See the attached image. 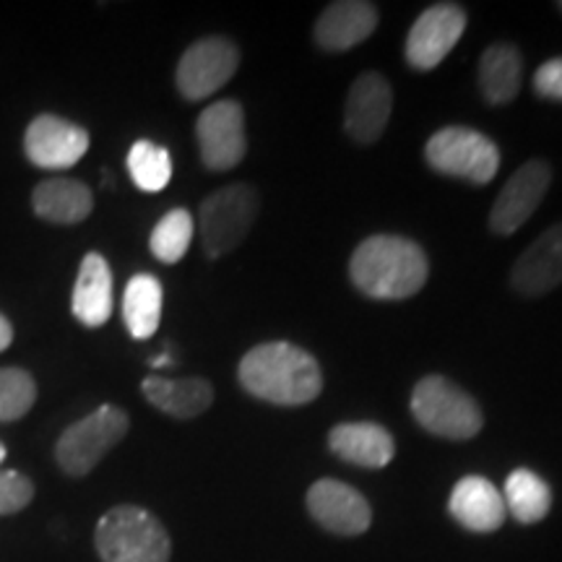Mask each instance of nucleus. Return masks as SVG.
I'll return each instance as SVG.
<instances>
[{
    "label": "nucleus",
    "mask_w": 562,
    "mask_h": 562,
    "mask_svg": "<svg viewBox=\"0 0 562 562\" xmlns=\"http://www.w3.org/2000/svg\"><path fill=\"white\" fill-rule=\"evenodd\" d=\"M237 381L250 396L277 406H305L323 391L318 360L290 341H266L250 349L237 368Z\"/></svg>",
    "instance_id": "nucleus-1"
},
{
    "label": "nucleus",
    "mask_w": 562,
    "mask_h": 562,
    "mask_svg": "<svg viewBox=\"0 0 562 562\" xmlns=\"http://www.w3.org/2000/svg\"><path fill=\"white\" fill-rule=\"evenodd\" d=\"M430 263L425 250L409 237L372 235L357 245L349 277L372 300H406L425 286Z\"/></svg>",
    "instance_id": "nucleus-2"
},
{
    "label": "nucleus",
    "mask_w": 562,
    "mask_h": 562,
    "mask_svg": "<svg viewBox=\"0 0 562 562\" xmlns=\"http://www.w3.org/2000/svg\"><path fill=\"white\" fill-rule=\"evenodd\" d=\"M102 562H170V533L151 510L117 505L100 518L94 531Z\"/></svg>",
    "instance_id": "nucleus-3"
},
{
    "label": "nucleus",
    "mask_w": 562,
    "mask_h": 562,
    "mask_svg": "<svg viewBox=\"0 0 562 562\" xmlns=\"http://www.w3.org/2000/svg\"><path fill=\"white\" fill-rule=\"evenodd\" d=\"M412 414L422 430L446 440H469L484 427L480 404L442 375H427L414 385Z\"/></svg>",
    "instance_id": "nucleus-4"
},
{
    "label": "nucleus",
    "mask_w": 562,
    "mask_h": 562,
    "mask_svg": "<svg viewBox=\"0 0 562 562\" xmlns=\"http://www.w3.org/2000/svg\"><path fill=\"white\" fill-rule=\"evenodd\" d=\"M258 209H261V199L248 182L224 186L203 199L199 209V232L203 252L211 261L240 248L258 220Z\"/></svg>",
    "instance_id": "nucleus-5"
},
{
    "label": "nucleus",
    "mask_w": 562,
    "mask_h": 562,
    "mask_svg": "<svg viewBox=\"0 0 562 562\" xmlns=\"http://www.w3.org/2000/svg\"><path fill=\"white\" fill-rule=\"evenodd\" d=\"M131 419L121 406L102 404L89 417L68 427L55 442V461L68 476H87L97 469L104 456L128 435Z\"/></svg>",
    "instance_id": "nucleus-6"
},
{
    "label": "nucleus",
    "mask_w": 562,
    "mask_h": 562,
    "mask_svg": "<svg viewBox=\"0 0 562 562\" xmlns=\"http://www.w3.org/2000/svg\"><path fill=\"white\" fill-rule=\"evenodd\" d=\"M425 159L435 172L474 186H487L501 170V149L495 140L463 125H448L432 133L425 146Z\"/></svg>",
    "instance_id": "nucleus-7"
},
{
    "label": "nucleus",
    "mask_w": 562,
    "mask_h": 562,
    "mask_svg": "<svg viewBox=\"0 0 562 562\" xmlns=\"http://www.w3.org/2000/svg\"><path fill=\"white\" fill-rule=\"evenodd\" d=\"M240 68V47L227 37H203L193 42L178 63L175 83L188 102H201L227 87Z\"/></svg>",
    "instance_id": "nucleus-8"
},
{
    "label": "nucleus",
    "mask_w": 562,
    "mask_h": 562,
    "mask_svg": "<svg viewBox=\"0 0 562 562\" xmlns=\"http://www.w3.org/2000/svg\"><path fill=\"white\" fill-rule=\"evenodd\" d=\"M201 161L214 172L235 170L248 154V136H245V112L235 100H220L209 104L195 123Z\"/></svg>",
    "instance_id": "nucleus-9"
},
{
    "label": "nucleus",
    "mask_w": 562,
    "mask_h": 562,
    "mask_svg": "<svg viewBox=\"0 0 562 562\" xmlns=\"http://www.w3.org/2000/svg\"><path fill=\"white\" fill-rule=\"evenodd\" d=\"M469 16L459 3H435L422 11L406 34L404 55L414 70L438 68L467 32Z\"/></svg>",
    "instance_id": "nucleus-10"
},
{
    "label": "nucleus",
    "mask_w": 562,
    "mask_h": 562,
    "mask_svg": "<svg viewBox=\"0 0 562 562\" xmlns=\"http://www.w3.org/2000/svg\"><path fill=\"white\" fill-rule=\"evenodd\" d=\"M552 186V167L544 159H531L510 175L490 211V229L495 235H513L542 206Z\"/></svg>",
    "instance_id": "nucleus-11"
},
{
    "label": "nucleus",
    "mask_w": 562,
    "mask_h": 562,
    "mask_svg": "<svg viewBox=\"0 0 562 562\" xmlns=\"http://www.w3.org/2000/svg\"><path fill=\"white\" fill-rule=\"evenodd\" d=\"M89 131L58 115H37L24 133L26 159L42 170H68L89 151Z\"/></svg>",
    "instance_id": "nucleus-12"
},
{
    "label": "nucleus",
    "mask_w": 562,
    "mask_h": 562,
    "mask_svg": "<svg viewBox=\"0 0 562 562\" xmlns=\"http://www.w3.org/2000/svg\"><path fill=\"white\" fill-rule=\"evenodd\" d=\"M313 521L339 537H360L370 529L372 508L362 492L339 480H318L307 490Z\"/></svg>",
    "instance_id": "nucleus-13"
},
{
    "label": "nucleus",
    "mask_w": 562,
    "mask_h": 562,
    "mask_svg": "<svg viewBox=\"0 0 562 562\" xmlns=\"http://www.w3.org/2000/svg\"><path fill=\"white\" fill-rule=\"evenodd\" d=\"M393 89L389 79L375 70L360 74L351 83L347 108H344V128L357 144H372L383 136L391 121Z\"/></svg>",
    "instance_id": "nucleus-14"
},
{
    "label": "nucleus",
    "mask_w": 562,
    "mask_h": 562,
    "mask_svg": "<svg viewBox=\"0 0 562 562\" xmlns=\"http://www.w3.org/2000/svg\"><path fill=\"white\" fill-rule=\"evenodd\" d=\"M562 284V222L526 248L510 269V286L524 297H542Z\"/></svg>",
    "instance_id": "nucleus-15"
},
{
    "label": "nucleus",
    "mask_w": 562,
    "mask_h": 562,
    "mask_svg": "<svg viewBox=\"0 0 562 562\" xmlns=\"http://www.w3.org/2000/svg\"><path fill=\"white\" fill-rule=\"evenodd\" d=\"M378 9L368 0H339L315 21V42L328 53H347L375 32Z\"/></svg>",
    "instance_id": "nucleus-16"
},
{
    "label": "nucleus",
    "mask_w": 562,
    "mask_h": 562,
    "mask_svg": "<svg viewBox=\"0 0 562 562\" xmlns=\"http://www.w3.org/2000/svg\"><path fill=\"white\" fill-rule=\"evenodd\" d=\"M448 510L459 521L463 529L474 533H492L505 524V501L503 492L495 487L484 476H463L456 482L451 492V501H448Z\"/></svg>",
    "instance_id": "nucleus-17"
},
{
    "label": "nucleus",
    "mask_w": 562,
    "mask_h": 562,
    "mask_svg": "<svg viewBox=\"0 0 562 562\" xmlns=\"http://www.w3.org/2000/svg\"><path fill=\"white\" fill-rule=\"evenodd\" d=\"M328 448L341 461L362 469H383L396 456L393 435L375 422H344L328 435Z\"/></svg>",
    "instance_id": "nucleus-18"
},
{
    "label": "nucleus",
    "mask_w": 562,
    "mask_h": 562,
    "mask_svg": "<svg viewBox=\"0 0 562 562\" xmlns=\"http://www.w3.org/2000/svg\"><path fill=\"white\" fill-rule=\"evenodd\" d=\"M70 311L87 328H100L112 315V271L100 252H87L74 284Z\"/></svg>",
    "instance_id": "nucleus-19"
},
{
    "label": "nucleus",
    "mask_w": 562,
    "mask_h": 562,
    "mask_svg": "<svg viewBox=\"0 0 562 562\" xmlns=\"http://www.w3.org/2000/svg\"><path fill=\"white\" fill-rule=\"evenodd\" d=\"M146 402L175 419H193L214 404V385L206 378L149 375L140 383Z\"/></svg>",
    "instance_id": "nucleus-20"
},
{
    "label": "nucleus",
    "mask_w": 562,
    "mask_h": 562,
    "mask_svg": "<svg viewBox=\"0 0 562 562\" xmlns=\"http://www.w3.org/2000/svg\"><path fill=\"white\" fill-rule=\"evenodd\" d=\"M32 209L40 220L53 224H79L94 209L91 188L81 180L53 178L40 182L32 193Z\"/></svg>",
    "instance_id": "nucleus-21"
},
{
    "label": "nucleus",
    "mask_w": 562,
    "mask_h": 562,
    "mask_svg": "<svg viewBox=\"0 0 562 562\" xmlns=\"http://www.w3.org/2000/svg\"><path fill=\"white\" fill-rule=\"evenodd\" d=\"M476 81H480L482 97L490 104H508L516 100L524 81V58L518 47L510 42L490 45L480 58Z\"/></svg>",
    "instance_id": "nucleus-22"
},
{
    "label": "nucleus",
    "mask_w": 562,
    "mask_h": 562,
    "mask_svg": "<svg viewBox=\"0 0 562 562\" xmlns=\"http://www.w3.org/2000/svg\"><path fill=\"white\" fill-rule=\"evenodd\" d=\"M161 302H165V290L161 281L151 273H136L128 281L123 294V321L133 339L144 341L157 334L161 321Z\"/></svg>",
    "instance_id": "nucleus-23"
},
{
    "label": "nucleus",
    "mask_w": 562,
    "mask_h": 562,
    "mask_svg": "<svg viewBox=\"0 0 562 562\" xmlns=\"http://www.w3.org/2000/svg\"><path fill=\"white\" fill-rule=\"evenodd\" d=\"M505 510L518 524H539L552 508V490L531 469H516L505 480Z\"/></svg>",
    "instance_id": "nucleus-24"
},
{
    "label": "nucleus",
    "mask_w": 562,
    "mask_h": 562,
    "mask_svg": "<svg viewBox=\"0 0 562 562\" xmlns=\"http://www.w3.org/2000/svg\"><path fill=\"white\" fill-rule=\"evenodd\" d=\"M128 175L136 182V188L146 193H159L170 186L172 180V157L165 146L154 144V140L140 138L131 146L128 159Z\"/></svg>",
    "instance_id": "nucleus-25"
},
{
    "label": "nucleus",
    "mask_w": 562,
    "mask_h": 562,
    "mask_svg": "<svg viewBox=\"0 0 562 562\" xmlns=\"http://www.w3.org/2000/svg\"><path fill=\"white\" fill-rule=\"evenodd\" d=\"M195 222L191 211L186 209H172L157 222V227L151 229L149 237V250L151 256L161 263H180L186 258L188 248L193 243Z\"/></svg>",
    "instance_id": "nucleus-26"
},
{
    "label": "nucleus",
    "mask_w": 562,
    "mask_h": 562,
    "mask_svg": "<svg viewBox=\"0 0 562 562\" xmlns=\"http://www.w3.org/2000/svg\"><path fill=\"white\" fill-rule=\"evenodd\" d=\"M37 402V383L26 370H0V422H16L32 412Z\"/></svg>",
    "instance_id": "nucleus-27"
},
{
    "label": "nucleus",
    "mask_w": 562,
    "mask_h": 562,
    "mask_svg": "<svg viewBox=\"0 0 562 562\" xmlns=\"http://www.w3.org/2000/svg\"><path fill=\"white\" fill-rule=\"evenodd\" d=\"M34 497V484L30 476L13 469H3L0 472V516H13L21 513Z\"/></svg>",
    "instance_id": "nucleus-28"
},
{
    "label": "nucleus",
    "mask_w": 562,
    "mask_h": 562,
    "mask_svg": "<svg viewBox=\"0 0 562 562\" xmlns=\"http://www.w3.org/2000/svg\"><path fill=\"white\" fill-rule=\"evenodd\" d=\"M533 91L542 100L562 102V58H552L537 68V74H533Z\"/></svg>",
    "instance_id": "nucleus-29"
},
{
    "label": "nucleus",
    "mask_w": 562,
    "mask_h": 562,
    "mask_svg": "<svg viewBox=\"0 0 562 562\" xmlns=\"http://www.w3.org/2000/svg\"><path fill=\"white\" fill-rule=\"evenodd\" d=\"M13 341V326L5 315H0V351H5Z\"/></svg>",
    "instance_id": "nucleus-30"
},
{
    "label": "nucleus",
    "mask_w": 562,
    "mask_h": 562,
    "mask_svg": "<svg viewBox=\"0 0 562 562\" xmlns=\"http://www.w3.org/2000/svg\"><path fill=\"white\" fill-rule=\"evenodd\" d=\"M170 362H172L170 355H159V357H154V360H151L154 368H165V364H170Z\"/></svg>",
    "instance_id": "nucleus-31"
},
{
    "label": "nucleus",
    "mask_w": 562,
    "mask_h": 562,
    "mask_svg": "<svg viewBox=\"0 0 562 562\" xmlns=\"http://www.w3.org/2000/svg\"><path fill=\"white\" fill-rule=\"evenodd\" d=\"M5 456H9V451H5V446H3V442H0V463L5 461Z\"/></svg>",
    "instance_id": "nucleus-32"
},
{
    "label": "nucleus",
    "mask_w": 562,
    "mask_h": 562,
    "mask_svg": "<svg viewBox=\"0 0 562 562\" xmlns=\"http://www.w3.org/2000/svg\"><path fill=\"white\" fill-rule=\"evenodd\" d=\"M558 9H560V11H562V3H558Z\"/></svg>",
    "instance_id": "nucleus-33"
}]
</instances>
